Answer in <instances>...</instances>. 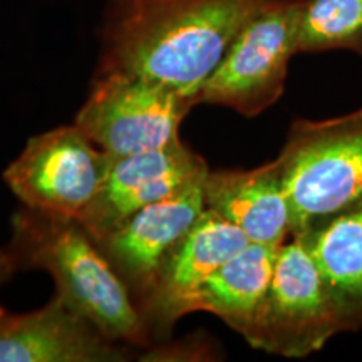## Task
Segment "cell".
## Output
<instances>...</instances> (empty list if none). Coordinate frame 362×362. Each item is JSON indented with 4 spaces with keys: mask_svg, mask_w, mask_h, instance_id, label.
Masks as SVG:
<instances>
[{
    "mask_svg": "<svg viewBox=\"0 0 362 362\" xmlns=\"http://www.w3.org/2000/svg\"><path fill=\"white\" fill-rule=\"evenodd\" d=\"M267 0H107L98 72H124L192 98Z\"/></svg>",
    "mask_w": 362,
    "mask_h": 362,
    "instance_id": "cell-1",
    "label": "cell"
},
{
    "mask_svg": "<svg viewBox=\"0 0 362 362\" xmlns=\"http://www.w3.org/2000/svg\"><path fill=\"white\" fill-rule=\"evenodd\" d=\"M280 247L248 243L180 302L175 320L193 312H208L242 336L267 292Z\"/></svg>",
    "mask_w": 362,
    "mask_h": 362,
    "instance_id": "cell-13",
    "label": "cell"
},
{
    "mask_svg": "<svg viewBox=\"0 0 362 362\" xmlns=\"http://www.w3.org/2000/svg\"><path fill=\"white\" fill-rule=\"evenodd\" d=\"M330 51L362 56V0H304L297 52Z\"/></svg>",
    "mask_w": 362,
    "mask_h": 362,
    "instance_id": "cell-15",
    "label": "cell"
},
{
    "mask_svg": "<svg viewBox=\"0 0 362 362\" xmlns=\"http://www.w3.org/2000/svg\"><path fill=\"white\" fill-rule=\"evenodd\" d=\"M111 155L79 126H59L33 136L4 171V181L22 206L79 220L94 200Z\"/></svg>",
    "mask_w": 362,
    "mask_h": 362,
    "instance_id": "cell-7",
    "label": "cell"
},
{
    "mask_svg": "<svg viewBox=\"0 0 362 362\" xmlns=\"http://www.w3.org/2000/svg\"><path fill=\"white\" fill-rule=\"evenodd\" d=\"M205 178L194 180L170 197L141 208L106 237L96 240L138 309L163 260L206 208Z\"/></svg>",
    "mask_w": 362,
    "mask_h": 362,
    "instance_id": "cell-9",
    "label": "cell"
},
{
    "mask_svg": "<svg viewBox=\"0 0 362 362\" xmlns=\"http://www.w3.org/2000/svg\"><path fill=\"white\" fill-rule=\"evenodd\" d=\"M131 352L54 296L37 310H0V362H123Z\"/></svg>",
    "mask_w": 362,
    "mask_h": 362,
    "instance_id": "cell-11",
    "label": "cell"
},
{
    "mask_svg": "<svg viewBox=\"0 0 362 362\" xmlns=\"http://www.w3.org/2000/svg\"><path fill=\"white\" fill-rule=\"evenodd\" d=\"M197 103L168 86L124 72H96L74 124L111 156L153 151L178 141Z\"/></svg>",
    "mask_w": 362,
    "mask_h": 362,
    "instance_id": "cell-5",
    "label": "cell"
},
{
    "mask_svg": "<svg viewBox=\"0 0 362 362\" xmlns=\"http://www.w3.org/2000/svg\"><path fill=\"white\" fill-rule=\"evenodd\" d=\"M341 327L322 277L304 242L280 247L274 275L242 337L267 354L302 359L319 352Z\"/></svg>",
    "mask_w": 362,
    "mask_h": 362,
    "instance_id": "cell-6",
    "label": "cell"
},
{
    "mask_svg": "<svg viewBox=\"0 0 362 362\" xmlns=\"http://www.w3.org/2000/svg\"><path fill=\"white\" fill-rule=\"evenodd\" d=\"M206 161L181 139L128 156H111L101 188L79 221L94 242L141 208L208 175Z\"/></svg>",
    "mask_w": 362,
    "mask_h": 362,
    "instance_id": "cell-8",
    "label": "cell"
},
{
    "mask_svg": "<svg viewBox=\"0 0 362 362\" xmlns=\"http://www.w3.org/2000/svg\"><path fill=\"white\" fill-rule=\"evenodd\" d=\"M297 237L319 269L341 332H362V206Z\"/></svg>",
    "mask_w": 362,
    "mask_h": 362,
    "instance_id": "cell-14",
    "label": "cell"
},
{
    "mask_svg": "<svg viewBox=\"0 0 362 362\" xmlns=\"http://www.w3.org/2000/svg\"><path fill=\"white\" fill-rule=\"evenodd\" d=\"M248 243L250 240L237 225L205 208L163 260L148 296L139 304L149 334H168L176 322L180 302Z\"/></svg>",
    "mask_w": 362,
    "mask_h": 362,
    "instance_id": "cell-10",
    "label": "cell"
},
{
    "mask_svg": "<svg viewBox=\"0 0 362 362\" xmlns=\"http://www.w3.org/2000/svg\"><path fill=\"white\" fill-rule=\"evenodd\" d=\"M205 206L237 225L253 243L280 247L292 237L277 158L252 170L208 171Z\"/></svg>",
    "mask_w": 362,
    "mask_h": 362,
    "instance_id": "cell-12",
    "label": "cell"
},
{
    "mask_svg": "<svg viewBox=\"0 0 362 362\" xmlns=\"http://www.w3.org/2000/svg\"><path fill=\"white\" fill-rule=\"evenodd\" d=\"M304 0H267L226 49L198 93V104L255 117L282 98L288 64L297 56Z\"/></svg>",
    "mask_w": 362,
    "mask_h": 362,
    "instance_id": "cell-4",
    "label": "cell"
},
{
    "mask_svg": "<svg viewBox=\"0 0 362 362\" xmlns=\"http://www.w3.org/2000/svg\"><path fill=\"white\" fill-rule=\"evenodd\" d=\"M17 270H45L56 296L117 344L149 346L151 334L116 270L79 220L22 206L11 218Z\"/></svg>",
    "mask_w": 362,
    "mask_h": 362,
    "instance_id": "cell-2",
    "label": "cell"
},
{
    "mask_svg": "<svg viewBox=\"0 0 362 362\" xmlns=\"http://www.w3.org/2000/svg\"><path fill=\"white\" fill-rule=\"evenodd\" d=\"M292 237L362 206V107L297 119L277 156Z\"/></svg>",
    "mask_w": 362,
    "mask_h": 362,
    "instance_id": "cell-3",
    "label": "cell"
},
{
    "mask_svg": "<svg viewBox=\"0 0 362 362\" xmlns=\"http://www.w3.org/2000/svg\"><path fill=\"white\" fill-rule=\"evenodd\" d=\"M16 272H17V269H16V265H13L12 255L8 253L7 248L6 250H4V248H0V287H2V285L6 284L8 279L16 274ZM0 310H2V307H0Z\"/></svg>",
    "mask_w": 362,
    "mask_h": 362,
    "instance_id": "cell-16",
    "label": "cell"
}]
</instances>
